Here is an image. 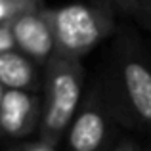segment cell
<instances>
[{"mask_svg": "<svg viewBox=\"0 0 151 151\" xmlns=\"http://www.w3.org/2000/svg\"><path fill=\"white\" fill-rule=\"evenodd\" d=\"M8 27L14 37L15 50L31 58L40 67H44L55 55L54 35H52L50 23L44 15V8L19 15Z\"/></svg>", "mask_w": 151, "mask_h": 151, "instance_id": "8992f818", "label": "cell"}, {"mask_svg": "<svg viewBox=\"0 0 151 151\" xmlns=\"http://www.w3.org/2000/svg\"><path fill=\"white\" fill-rule=\"evenodd\" d=\"M15 147H17V151H58L55 145L40 142L38 138L37 140H27V142H23V144H15Z\"/></svg>", "mask_w": 151, "mask_h": 151, "instance_id": "8fae6325", "label": "cell"}, {"mask_svg": "<svg viewBox=\"0 0 151 151\" xmlns=\"http://www.w3.org/2000/svg\"><path fill=\"white\" fill-rule=\"evenodd\" d=\"M4 94H6V88L0 84V105H2V100H4Z\"/></svg>", "mask_w": 151, "mask_h": 151, "instance_id": "4fadbf2b", "label": "cell"}, {"mask_svg": "<svg viewBox=\"0 0 151 151\" xmlns=\"http://www.w3.org/2000/svg\"><path fill=\"white\" fill-rule=\"evenodd\" d=\"M144 151H151V142H149L147 145H144Z\"/></svg>", "mask_w": 151, "mask_h": 151, "instance_id": "5bb4252c", "label": "cell"}, {"mask_svg": "<svg viewBox=\"0 0 151 151\" xmlns=\"http://www.w3.org/2000/svg\"><path fill=\"white\" fill-rule=\"evenodd\" d=\"M55 42V54L71 59H82L103 40L119 33L117 14L107 0L69 6H44Z\"/></svg>", "mask_w": 151, "mask_h": 151, "instance_id": "3957f363", "label": "cell"}, {"mask_svg": "<svg viewBox=\"0 0 151 151\" xmlns=\"http://www.w3.org/2000/svg\"><path fill=\"white\" fill-rule=\"evenodd\" d=\"M0 84L6 90L37 92L42 88V67L17 50L0 54Z\"/></svg>", "mask_w": 151, "mask_h": 151, "instance_id": "52a82bcc", "label": "cell"}, {"mask_svg": "<svg viewBox=\"0 0 151 151\" xmlns=\"http://www.w3.org/2000/svg\"><path fill=\"white\" fill-rule=\"evenodd\" d=\"M86 94V69L81 59L55 54L42 67V119L38 140L59 147Z\"/></svg>", "mask_w": 151, "mask_h": 151, "instance_id": "7a4b0ae2", "label": "cell"}, {"mask_svg": "<svg viewBox=\"0 0 151 151\" xmlns=\"http://www.w3.org/2000/svg\"><path fill=\"white\" fill-rule=\"evenodd\" d=\"M96 81L115 122L151 136V48L134 29H119Z\"/></svg>", "mask_w": 151, "mask_h": 151, "instance_id": "6da1fadb", "label": "cell"}, {"mask_svg": "<svg viewBox=\"0 0 151 151\" xmlns=\"http://www.w3.org/2000/svg\"><path fill=\"white\" fill-rule=\"evenodd\" d=\"M121 126L115 122L107 109L105 101L101 98V90L98 81L86 86V94L67 130L63 144L67 151H109L117 136V130Z\"/></svg>", "mask_w": 151, "mask_h": 151, "instance_id": "277c9868", "label": "cell"}, {"mask_svg": "<svg viewBox=\"0 0 151 151\" xmlns=\"http://www.w3.org/2000/svg\"><path fill=\"white\" fill-rule=\"evenodd\" d=\"M109 151H144V145L132 136H121Z\"/></svg>", "mask_w": 151, "mask_h": 151, "instance_id": "30bf717a", "label": "cell"}, {"mask_svg": "<svg viewBox=\"0 0 151 151\" xmlns=\"http://www.w3.org/2000/svg\"><path fill=\"white\" fill-rule=\"evenodd\" d=\"M8 151H17V147H15V145H12V147L8 149Z\"/></svg>", "mask_w": 151, "mask_h": 151, "instance_id": "9a60e30c", "label": "cell"}, {"mask_svg": "<svg viewBox=\"0 0 151 151\" xmlns=\"http://www.w3.org/2000/svg\"><path fill=\"white\" fill-rule=\"evenodd\" d=\"M44 6L46 4L40 0H0V27L10 25L19 15L37 12Z\"/></svg>", "mask_w": 151, "mask_h": 151, "instance_id": "9c48e42d", "label": "cell"}, {"mask_svg": "<svg viewBox=\"0 0 151 151\" xmlns=\"http://www.w3.org/2000/svg\"><path fill=\"white\" fill-rule=\"evenodd\" d=\"M42 100L37 92L6 90L0 105V138L23 144L40 128Z\"/></svg>", "mask_w": 151, "mask_h": 151, "instance_id": "5b68a950", "label": "cell"}, {"mask_svg": "<svg viewBox=\"0 0 151 151\" xmlns=\"http://www.w3.org/2000/svg\"><path fill=\"white\" fill-rule=\"evenodd\" d=\"M10 50H15L14 37H12V33H10V27L2 25V27H0V54L10 52Z\"/></svg>", "mask_w": 151, "mask_h": 151, "instance_id": "7c38bea8", "label": "cell"}, {"mask_svg": "<svg viewBox=\"0 0 151 151\" xmlns=\"http://www.w3.org/2000/svg\"><path fill=\"white\" fill-rule=\"evenodd\" d=\"M117 17L132 19L138 27L151 31V0H107Z\"/></svg>", "mask_w": 151, "mask_h": 151, "instance_id": "ba28073f", "label": "cell"}]
</instances>
